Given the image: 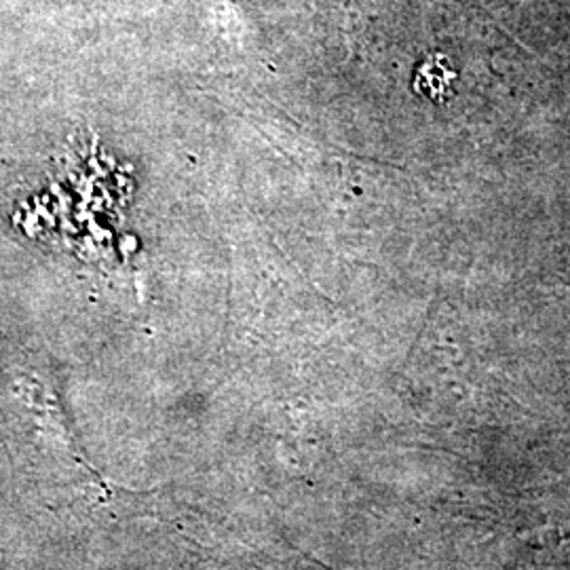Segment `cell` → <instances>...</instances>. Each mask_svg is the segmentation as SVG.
<instances>
[{"label": "cell", "mask_w": 570, "mask_h": 570, "mask_svg": "<svg viewBox=\"0 0 570 570\" xmlns=\"http://www.w3.org/2000/svg\"><path fill=\"white\" fill-rule=\"evenodd\" d=\"M452 81H454V72L450 70L442 58H438V60L429 61L421 68L416 85L431 100H446L450 96Z\"/></svg>", "instance_id": "cell-1"}]
</instances>
